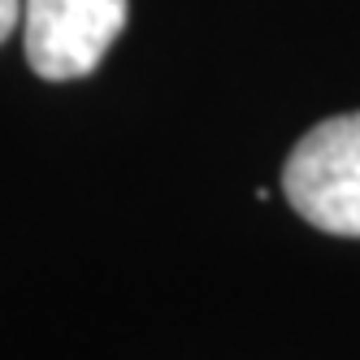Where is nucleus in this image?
Returning <instances> with one entry per match:
<instances>
[{"mask_svg":"<svg viewBox=\"0 0 360 360\" xmlns=\"http://www.w3.org/2000/svg\"><path fill=\"white\" fill-rule=\"evenodd\" d=\"M282 195L308 226L360 239V113L326 117L291 148Z\"/></svg>","mask_w":360,"mask_h":360,"instance_id":"obj_1","label":"nucleus"},{"mask_svg":"<svg viewBox=\"0 0 360 360\" xmlns=\"http://www.w3.org/2000/svg\"><path fill=\"white\" fill-rule=\"evenodd\" d=\"M13 27H22V0H0V44L13 35Z\"/></svg>","mask_w":360,"mask_h":360,"instance_id":"obj_3","label":"nucleus"},{"mask_svg":"<svg viewBox=\"0 0 360 360\" xmlns=\"http://www.w3.org/2000/svg\"><path fill=\"white\" fill-rule=\"evenodd\" d=\"M131 18V0H27L22 48L27 65L48 83H70L105 61Z\"/></svg>","mask_w":360,"mask_h":360,"instance_id":"obj_2","label":"nucleus"}]
</instances>
